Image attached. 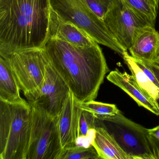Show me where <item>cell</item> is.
Here are the masks:
<instances>
[{
  "label": "cell",
  "instance_id": "cell-1",
  "mask_svg": "<svg viewBox=\"0 0 159 159\" xmlns=\"http://www.w3.org/2000/svg\"><path fill=\"white\" fill-rule=\"evenodd\" d=\"M44 48L51 64L68 85L77 101L94 100L109 71L98 43L81 47L49 38Z\"/></svg>",
  "mask_w": 159,
  "mask_h": 159
},
{
  "label": "cell",
  "instance_id": "cell-2",
  "mask_svg": "<svg viewBox=\"0 0 159 159\" xmlns=\"http://www.w3.org/2000/svg\"><path fill=\"white\" fill-rule=\"evenodd\" d=\"M50 8V0H0V57L44 47Z\"/></svg>",
  "mask_w": 159,
  "mask_h": 159
},
{
  "label": "cell",
  "instance_id": "cell-3",
  "mask_svg": "<svg viewBox=\"0 0 159 159\" xmlns=\"http://www.w3.org/2000/svg\"><path fill=\"white\" fill-rule=\"evenodd\" d=\"M31 128L29 102L0 99V159H26Z\"/></svg>",
  "mask_w": 159,
  "mask_h": 159
},
{
  "label": "cell",
  "instance_id": "cell-4",
  "mask_svg": "<svg viewBox=\"0 0 159 159\" xmlns=\"http://www.w3.org/2000/svg\"><path fill=\"white\" fill-rule=\"evenodd\" d=\"M99 120V125L107 130L131 159H159V143L150 135L148 129L130 120L120 111Z\"/></svg>",
  "mask_w": 159,
  "mask_h": 159
},
{
  "label": "cell",
  "instance_id": "cell-5",
  "mask_svg": "<svg viewBox=\"0 0 159 159\" xmlns=\"http://www.w3.org/2000/svg\"><path fill=\"white\" fill-rule=\"evenodd\" d=\"M51 7L62 18L86 32L98 44L123 55L125 50L113 37L104 21L94 13L84 0H50Z\"/></svg>",
  "mask_w": 159,
  "mask_h": 159
},
{
  "label": "cell",
  "instance_id": "cell-6",
  "mask_svg": "<svg viewBox=\"0 0 159 159\" xmlns=\"http://www.w3.org/2000/svg\"><path fill=\"white\" fill-rule=\"evenodd\" d=\"M4 58L9 62L20 91L29 103L35 101L43 85L50 62L44 47L19 50Z\"/></svg>",
  "mask_w": 159,
  "mask_h": 159
},
{
  "label": "cell",
  "instance_id": "cell-7",
  "mask_svg": "<svg viewBox=\"0 0 159 159\" xmlns=\"http://www.w3.org/2000/svg\"><path fill=\"white\" fill-rule=\"evenodd\" d=\"M31 107L30 140L26 159H60L63 152L57 116L34 103Z\"/></svg>",
  "mask_w": 159,
  "mask_h": 159
},
{
  "label": "cell",
  "instance_id": "cell-8",
  "mask_svg": "<svg viewBox=\"0 0 159 159\" xmlns=\"http://www.w3.org/2000/svg\"><path fill=\"white\" fill-rule=\"evenodd\" d=\"M103 21L113 37L127 51L139 32L145 27L150 25L121 0H116Z\"/></svg>",
  "mask_w": 159,
  "mask_h": 159
},
{
  "label": "cell",
  "instance_id": "cell-9",
  "mask_svg": "<svg viewBox=\"0 0 159 159\" xmlns=\"http://www.w3.org/2000/svg\"><path fill=\"white\" fill-rule=\"evenodd\" d=\"M70 89L51 62L46 66L43 85L34 103L53 116L61 111Z\"/></svg>",
  "mask_w": 159,
  "mask_h": 159
},
{
  "label": "cell",
  "instance_id": "cell-10",
  "mask_svg": "<svg viewBox=\"0 0 159 159\" xmlns=\"http://www.w3.org/2000/svg\"><path fill=\"white\" fill-rule=\"evenodd\" d=\"M59 39L72 45L90 47L96 42L87 33L71 22L60 16L50 8L48 38Z\"/></svg>",
  "mask_w": 159,
  "mask_h": 159
},
{
  "label": "cell",
  "instance_id": "cell-11",
  "mask_svg": "<svg viewBox=\"0 0 159 159\" xmlns=\"http://www.w3.org/2000/svg\"><path fill=\"white\" fill-rule=\"evenodd\" d=\"M76 102V98L70 91L57 116L59 136L63 149L77 145L80 109L77 106Z\"/></svg>",
  "mask_w": 159,
  "mask_h": 159
},
{
  "label": "cell",
  "instance_id": "cell-12",
  "mask_svg": "<svg viewBox=\"0 0 159 159\" xmlns=\"http://www.w3.org/2000/svg\"><path fill=\"white\" fill-rule=\"evenodd\" d=\"M107 78L110 82L130 96L139 107H143L155 115L159 116L158 101L143 91L132 75L116 69L110 72Z\"/></svg>",
  "mask_w": 159,
  "mask_h": 159
},
{
  "label": "cell",
  "instance_id": "cell-13",
  "mask_svg": "<svg viewBox=\"0 0 159 159\" xmlns=\"http://www.w3.org/2000/svg\"><path fill=\"white\" fill-rule=\"evenodd\" d=\"M128 50L135 59L152 62L159 55V32L154 26H147L137 35Z\"/></svg>",
  "mask_w": 159,
  "mask_h": 159
},
{
  "label": "cell",
  "instance_id": "cell-14",
  "mask_svg": "<svg viewBox=\"0 0 159 159\" xmlns=\"http://www.w3.org/2000/svg\"><path fill=\"white\" fill-rule=\"evenodd\" d=\"M95 130L92 145L100 159H131L107 129L99 125L96 127Z\"/></svg>",
  "mask_w": 159,
  "mask_h": 159
},
{
  "label": "cell",
  "instance_id": "cell-15",
  "mask_svg": "<svg viewBox=\"0 0 159 159\" xmlns=\"http://www.w3.org/2000/svg\"><path fill=\"white\" fill-rule=\"evenodd\" d=\"M20 91L9 62L0 57V99L12 103L24 102Z\"/></svg>",
  "mask_w": 159,
  "mask_h": 159
},
{
  "label": "cell",
  "instance_id": "cell-16",
  "mask_svg": "<svg viewBox=\"0 0 159 159\" xmlns=\"http://www.w3.org/2000/svg\"><path fill=\"white\" fill-rule=\"evenodd\" d=\"M122 57L139 87L153 99L157 101L159 100V88L136 64L134 59L127 51L124 53Z\"/></svg>",
  "mask_w": 159,
  "mask_h": 159
},
{
  "label": "cell",
  "instance_id": "cell-17",
  "mask_svg": "<svg viewBox=\"0 0 159 159\" xmlns=\"http://www.w3.org/2000/svg\"><path fill=\"white\" fill-rule=\"evenodd\" d=\"M129 9L150 25L155 26L159 0H121Z\"/></svg>",
  "mask_w": 159,
  "mask_h": 159
},
{
  "label": "cell",
  "instance_id": "cell-18",
  "mask_svg": "<svg viewBox=\"0 0 159 159\" xmlns=\"http://www.w3.org/2000/svg\"><path fill=\"white\" fill-rule=\"evenodd\" d=\"M76 104L80 109L89 111L100 120L115 116L120 111L114 104L102 103L94 100L82 102L77 101Z\"/></svg>",
  "mask_w": 159,
  "mask_h": 159
},
{
  "label": "cell",
  "instance_id": "cell-19",
  "mask_svg": "<svg viewBox=\"0 0 159 159\" xmlns=\"http://www.w3.org/2000/svg\"><path fill=\"white\" fill-rule=\"evenodd\" d=\"M98 154L93 145L88 147L72 146L63 150L60 159H98Z\"/></svg>",
  "mask_w": 159,
  "mask_h": 159
},
{
  "label": "cell",
  "instance_id": "cell-20",
  "mask_svg": "<svg viewBox=\"0 0 159 159\" xmlns=\"http://www.w3.org/2000/svg\"><path fill=\"white\" fill-rule=\"evenodd\" d=\"M97 119L89 111L81 109L78 124V139L86 138L95 132Z\"/></svg>",
  "mask_w": 159,
  "mask_h": 159
},
{
  "label": "cell",
  "instance_id": "cell-21",
  "mask_svg": "<svg viewBox=\"0 0 159 159\" xmlns=\"http://www.w3.org/2000/svg\"><path fill=\"white\" fill-rule=\"evenodd\" d=\"M91 11L101 20H104L116 0H84Z\"/></svg>",
  "mask_w": 159,
  "mask_h": 159
},
{
  "label": "cell",
  "instance_id": "cell-22",
  "mask_svg": "<svg viewBox=\"0 0 159 159\" xmlns=\"http://www.w3.org/2000/svg\"><path fill=\"white\" fill-rule=\"evenodd\" d=\"M134 59L136 64L143 70V72L148 77L150 80L159 88V82L148 64L146 62H143L141 60H138L135 58H134Z\"/></svg>",
  "mask_w": 159,
  "mask_h": 159
},
{
  "label": "cell",
  "instance_id": "cell-23",
  "mask_svg": "<svg viewBox=\"0 0 159 159\" xmlns=\"http://www.w3.org/2000/svg\"><path fill=\"white\" fill-rule=\"evenodd\" d=\"M148 131L150 135L159 142V125L152 129H148Z\"/></svg>",
  "mask_w": 159,
  "mask_h": 159
},
{
  "label": "cell",
  "instance_id": "cell-24",
  "mask_svg": "<svg viewBox=\"0 0 159 159\" xmlns=\"http://www.w3.org/2000/svg\"><path fill=\"white\" fill-rule=\"evenodd\" d=\"M148 63V65H149L150 67L153 71L154 75L156 76V78H157V80H158L159 83V67L157 66L156 65L151 64V63Z\"/></svg>",
  "mask_w": 159,
  "mask_h": 159
},
{
  "label": "cell",
  "instance_id": "cell-25",
  "mask_svg": "<svg viewBox=\"0 0 159 159\" xmlns=\"http://www.w3.org/2000/svg\"><path fill=\"white\" fill-rule=\"evenodd\" d=\"M151 63V64L156 65L157 66L159 67V55L158 56V57H157V58L154 60V61L151 62V63Z\"/></svg>",
  "mask_w": 159,
  "mask_h": 159
}]
</instances>
